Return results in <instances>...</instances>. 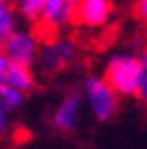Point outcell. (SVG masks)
Wrapping results in <instances>:
<instances>
[{"mask_svg": "<svg viewBox=\"0 0 147 149\" xmlns=\"http://www.w3.org/2000/svg\"><path fill=\"white\" fill-rule=\"evenodd\" d=\"M103 78L111 85V89L120 98H138L141 91V78H143V62L141 51H118L107 58L105 62Z\"/></svg>", "mask_w": 147, "mask_h": 149, "instance_id": "6da1fadb", "label": "cell"}, {"mask_svg": "<svg viewBox=\"0 0 147 149\" xmlns=\"http://www.w3.org/2000/svg\"><path fill=\"white\" fill-rule=\"evenodd\" d=\"M80 91L85 96V107L98 123H109L118 116L120 109V96H118L111 85L98 74H87L83 78Z\"/></svg>", "mask_w": 147, "mask_h": 149, "instance_id": "7a4b0ae2", "label": "cell"}, {"mask_svg": "<svg viewBox=\"0 0 147 149\" xmlns=\"http://www.w3.org/2000/svg\"><path fill=\"white\" fill-rule=\"evenodd\" d=\"M80 49L78 45L62 36H51L49 40H43L40 45V56H38V67L45 74H60L67 67H71L78 60Z\"/></svg>", "mask_w": 147, "mask_h": 149, "instance_id": "3957f363", "label": "cell"}, {"mask_svg": "<svg viewBox=\"0 0 147 149\" xmlns=\"http://www.w3.org/2000/svg\"><path fill=\"white\" fill-rule=\"evenodd\" d=\"M83 107H85V96L80 89H69L60 98V102L54 107V111L49 116L51 129L62 134V136H71L76 134L83 116Z\"/></svg>", "mask_w": 147, "mask_h": 149, "instance_id": "277c9868", "label": "cell"}, {"mask_svg": "<svg viewBox=\"0 0 147 149\" xmlns=\"http://www.w3.org/2000/svg\"><path fill=\"white\" fill-rule=\"evenodd\" d=\"M40 45H43V38L38 36L36 29H29V27H18V29L9 36V40L2 45V51H5L11 60H16L18 65L34 69V67L38 65Z\"/></svg>", "mask_w": 147, "mask_h": 149, "instance_id": "5b68a950", "label": "cell"}, {"mask_svg": "<svg viewBox=\"0 0 147 149\" xmlns=\"http://www.w3.org/2000/svg\"><path fill=\"white\" fill-rule=\"evenodd\" d=\"M114 18V0H78L74 25L80 29L100 31Z\"/></svg>", "mask_w": 147, "mask_h": 149, "instance_id": "8992f818", "label": "cell"}, {"mask_svg": "<svg viewBox=\"0 0 147 149\" xmlns=\"http://www.w3.org/2000/svg\"><path fill=\"white\" fill-rule=\"evenodd\" d=\"M76 5H78V0H45L38 29L49 31L51 36H58V31L74 25Z\"/></svg>", "mask_w": 147, "mask_h": 149, "instance_id": "52a82bcc", "label": "cell"}, {"mask_svg": "<svg viewBox=\"0 0 147 149\" xmlns=\"http://www.w3.org/2000/svg\"><path fill=\"white\" fill-rule=\"evenodd\" d=\"M0 82L16 89V91H22L27 96V93H31L36 89V74H34L31 67L18 65L0 49Z\"/></svg>", "mask_w": 147, "mask_h": 149, "instance_id": "ba28073f", "label": "cell"}, {"mask_svg": "<svg viewBox=\"0 0 147 149\" xmlns=\"http://www.w3.org/2000/svg\"><path fill=\"white\" fill-rule=\"evenodd\" d=\"M24 98L27 96L22 91H16V89L0 82V140L5 138L7 129H9V118L22 107Z\"/></svg>", "mask_w": 147, "mask_h": 149, "instance_id": "9c48e42d", "label": "cell"}, {"mask_svg": "<svg viewBox=\"0 0 147 149\" xmlns=\"http://www.w3.org/2000/svg\"><path fill=\"white\" fill-rule=\"evenodd\" d=\"M18 22H20V16L16 11V7L0 0V49L9 40V36L18 29Z\"/></svg>", "mask_w": 147, "mask_h": 149, "instance_id": "30bf717a", "label": "cell"}, {"mask_svg": "<svg viewBox=\"0 0 147 149\" xmlns=\"http://www.w3.org/2000/svg\"><path fill=\"white\" fill-rule=\"evenodd\" d=\"M43 7H45V0H20L16 5V11H18L20 20L38 27L40 16H43Z\"/></svg>", "mask_w": 147, "mask_h": 149, "instance_id": "8fae6325", "label": "cell"}, {"mask_svg": "<svg viewBox=\"0 0 147 149\" xmlns=\"http://www.w3.org/2000/svg\"><path fill=\"white\" fill-rule=\"evenodd\" d=\"M141 62H143V78H141V91H138V100L147 105V45L141 51Z\"/></svg>", "mask_w": 147, "mask_h": 149, "instance_id": "7c38bea8", "label": "cell"}, {"mask_svg": "<svg viewBox=\"0 0 147 149\" xmlns=\"http://www.w3.org/2000/svg\"><path fill=\"white\" fill-rule=\"evenodd\" d=\"M134 16L147 29V0H134Z\"/></svg>", "mask_w": 147, "mask_h": 149, "instance_id": "4fadbf2b", "label": "cell"}, {"mask_svg": "<svg viewBox=\"0 0 147 149\" xmlns=\"http://www.w3.org/2000/svg\"><path fill=\"white\" fill-rule=\"evenodd\" d=\"M5 2H7V5H13V7H16V5L20 2V0H5Z\"/></svg>", "mask_w": 147, "mask_h": 149, "instance_id": "5bb4252c", "label": "cell"}]
</instances>
